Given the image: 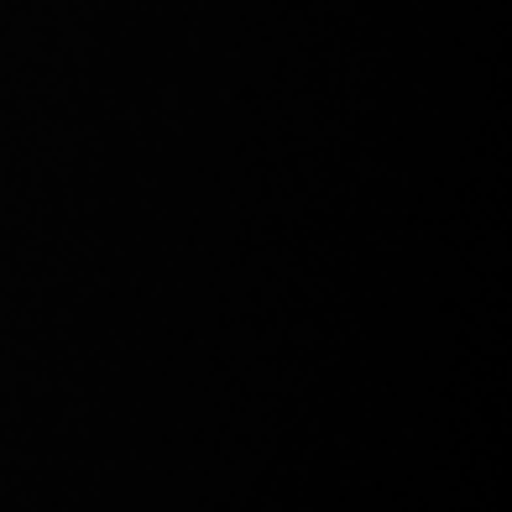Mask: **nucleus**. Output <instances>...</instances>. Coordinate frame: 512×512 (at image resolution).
Instances as JSON below:
<instances>
[]
</instances>
